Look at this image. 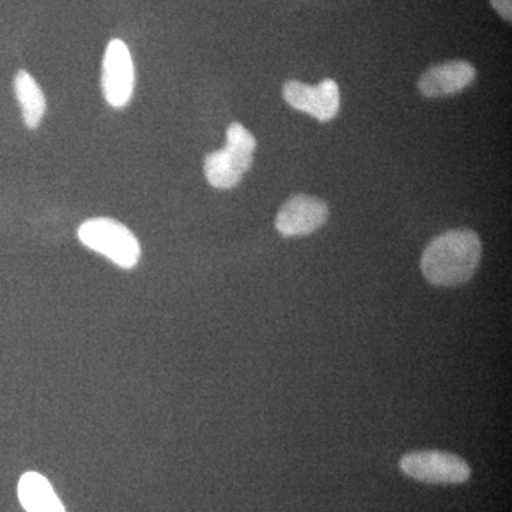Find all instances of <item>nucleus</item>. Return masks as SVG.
Segmentation results:
<instances>
[{
	"label": "nucleus",
	"mask_w": 512,
	"mask_h": 512,
	"mask_svg": "<svg viewBox=\"0 0 512 512\" xmlns=\"http://www.w3.org/2000/svg\"><path fill=\"white\" fill-rule=\"evenodd\" d=\"M101 89L107 103L114 109H123L134 92V64L130 50L123 40L113 39L103 59Z\"/></svg>",
	"instance_id": "nucleus-5"
},
{
	"label": "nucleus",
	"mask_w": 512,
	"mask_h": 512,
	"mask_svg": "<svg viewBox=\"0 0 512 512\" xmlns=\"http://www.w3.org/2000/svg\"><path fill=\"white\" fill-rule=\"evenodd\" d=\"M491 6L498 15L508 23H511L512 19V0H490Z\"/></svg>",
	"instance_id": "nucleus-11"
},
{
	"label": "nucleus",
	"mask_w": 512,
	"mask_h": 512,
	"mask_svg": "<svg viewBox=\"0 0 512 512\" xmlns=\"http://www.w3.org/2000/svg\"><path fill=\"white\" fill-rule=\"evenodd\" d=\"M328 217L329 210L325 202L311 195H296L279 210L275 227L284 237H303L318 231L328 221Z\"/></svg>",
	"instance_id": "nucleus-7"
},
{
	"label": "nucleus",
	"mask_w": 512,
	"mask_h": 512,
	"mask_svg": "<svg viewBox=\"0 0 512 512\" xmlns=\"http://www.w3.org/2000/svg\"><path fill=\"white\" fill-rule=\"evenodd\" d=\"M256 141L242 124L232 123L227 130V143L222 150L208 154L204 174L208 183L218 190H229L239 184L254 163Z\"/></svg>",
	"instance_id": "nucleus-2"
},
{
	"label": "nucleus",
	"mask_w": 512,
	"mask_h": 512,
	"mask_svg": "<svg viewBox=\"0 0 512 512\" xmlns=\"http://www.w3.org/2000/svg\"><path fill=\"white\" fill-rule=\"evenodd\" d=\"M13 87H15L25 126L32 130L39 127L46 113L45 94L39 84L33 79L32 74L26 70H19L13 80Z\"/></svg>",
	"instance_id": "nucleus-10"
},
{
	"label": "nucleus",
	"mask_w": 512,
	"mask_h": 512,
	"mask_svg": "<svg viewBox=\"0 0 512 512\" xmlns=\"http://www.w3.org/2000/svg\"><path fill=\"white\" fill-rule=\"evenodd\" d=\"M474 79H476V67L473 64L466 60H453V62L436 64L421 74L419 90L423 96L436 99V97L463 92L474 82Z\"/></svg>",
	"instance_id": "nucleus-8"
},
{
	"label": "nucleus",
	"mask_w": 512,
	"mask_h": 512,
	"mask_svg": "<svg viewBox=\"0 0 512 512\" xmlns=\"http://www.w3.org/2000/svg\"><path fill=\"white\" fill-rule=\"evenodd\" d=\"M400 470L426 484H463L471 477V468L463 458L439 450L406 454L400 460Z\"/></svg>",
	"instance_id": "nucleus-4"
},
{
	"label": "nucleus",
	"mask_w": 512,
	"mask_h": 512,
	"mask_svg": "<svg viewBox=\"0 0 512 512\" xmlns=\"http://www.w3.org/2000/svg\"><path fill=\"white\" fill-rule=\"evenodd\" d=\"M77 235L84 247L106 256L120 268H134L140 261L141 249L137 238L119 221L93 218L82 224Z\"/></svg>",
	"instance_id": "nucleus-3"
},
{
	"label": "nucleus",
	"mask_w": 512,
	"mask_h": 512,
	"mask_svg": "<svg viewBox=\"0 0 512 512\" xmlns=\"http://www.w3.org/2000/svg\"><path fill=\"white\" fill-rule=\"evenodd\" d=\"M483 256V245L471 229H451L427 245L421 256L424 278L434 286L454 288L467 284Z\"/></svg>",
	"instance_id": "nucleus-1"
},
{
	"label": "nucleus",
	"mask_w": 512,
	"mask_h": 512,
	"mask_svg": "<svg viewBox=\"0 0 512 512\" xmlns=\"http://www.w3.org/2000/svg\"><path fill=\"white\" fill-rule=\"evenodd\" d=\"M20 504L26 512H66L52 484L42 474H23L18 485Z\"/></svg>",
	"instance_id": "nucleus-9"
},
{
	"label": "nucleus",
	"mask_w": 512,
	"mask_h": 512,
	"mask_svg": "<svg viewBox=\"0 0 512 512\" xmlns=\"http://www.w3.org/2000/svg\"><path fill=\"white\" fill-rule=\"evenodd\" d=\"M284 99L293 109L325 123L335 119L338 114L339 86L330 79L323 80L318 86H309V84L292 80L284 86Z\"/></svg>",
	"instance_id": "nucleus-6"
}]
</instances>
